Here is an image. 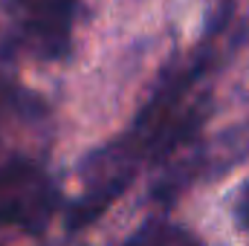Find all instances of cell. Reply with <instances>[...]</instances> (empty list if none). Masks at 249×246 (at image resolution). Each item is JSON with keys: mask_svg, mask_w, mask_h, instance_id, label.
<instances>
[{"mask_svg": "<svg viewBox=\"0 0 249 246\" xmlns=\"http://www.w3.org/2000/svg\"><path fill=\"white\" fill-rule=\"evenodd\" d=\"M130 171L127 174H119V177H113L110 183L105 185H96L93 191H87L81 200H75L72 206H70V214H67V229L70 232H75V229H81V226H87V223H93L119 194H122L127 183H130Z\"/></svg>", "mask_w": 249, "mask_h": 246, "instance_id": "6da1fadb", "label": "cell"}, {"mask_svg": "<svg viewBox=\"0 0 249 246\" xmlns=\"http://www.w3.org/2000/svg\"><path fill=\"white\" fill-rule=\"evenodd\" d=\"M238 223H241L244 229H249V180L244 183L241 197H238Z\"/></svg>", "mask_w": 249, "mask_h": 246, "instance_id": "3957f363", "label": "cell"}, {"mask_svg": "<svg viewBox=\"0 0 249 246\" xmlns=\"http://www.w3.org/2000/svg\"><path fill=\"white\" fill-rule=\"evenodd\" d=\"M124 246H203L194 235H188L186 229L171 226V223H145Z\"/></svg>", "mask_w": 249, "mask_h": 246, "instance_id": "7a4b0ae2", "label": "cell"}]
</instances>
